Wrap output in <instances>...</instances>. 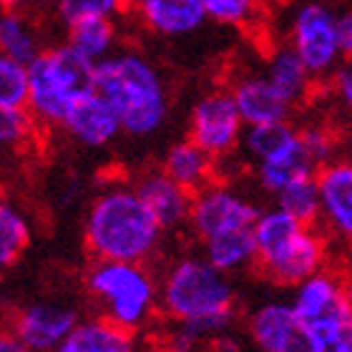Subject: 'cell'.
Returning <instances> with one entry per match:
<instances>
[{"instance_id": "obj_8", "label": "cell", "mask_w": 352, "mask_h": 352, "mask_svg": "<svg viewBox=\"0 0 352 352\" xmlns=\"http://www.w3.org/2000/svg\"><path fill=\"white\" fill-rule=\"evenodd\" d=\"M340 10L322 0H302L292 10L287 43L302 63L309 68L315 81H327L345 63L340 48Z\"/></svg>"}, {"instance_id": "obj_6", "label": "cell", "mask_w": 352, "mask_h": 352, "mask_svg": "<svg viewBox=\"0 0 352 352\" xmlns=\"http://www.w3.org/2000/svg\"><path fill=\"white\" fill-rule=\"evenodd\" d=\"M86 292L101 309V317L133 335L162 309L159 282L144 264L94 262L86 272Z\"/></svg>"}, {"instance_id": "obj_7", "label": "cell", "mask_w": 352, "mask_h": 352, "mask_svg": "<svg viewBox=\"0 0 352 352\" xmlns=\"http://www.w3.org/2000/svg\"><path fill=\"white\" fill-rule=\"evenodd\" d=\"M294 315L300 320L312 352H352V309L345 279L322 270L294 287Z\"/></svg>"}, {"instance_id": "obj_28", "label": "cell", "mask_w": 352, "mask_h": 352, "mask_svg": "<svg viewBox=\"0 0 352 352\" xmlns=\"http://www.w3.org/2000/svg\"><path fill=\"white\" fill-rule=\"evenodd\" d=\"M300 136V129L292 126L289 121L282 124H267V126H250L244 133L242 151L250 156L252 164H259L270 156L279 154L282 148H287L294 139Z\"/></svg>"}, {"instance_id": "obj_13", "label": "cell", "mask_w": 352, "mask_h": 352, "mask_svg": "<svg viewBox=\"0 0 352 352\" xmlns=\"http://www.w3.org/2000/svg\"><path fill=\"white\" fill-rule=\"evenodd\" d=\"M131 13L148 33L166 41L191 36L209 21L201 0H131Z\"/></svg>"}, {"instance_id": "obj_24", "label": "cell", "mask_w": 352, "mask_h": 352, "mask_svg": "<svg viewBox=\"0 0 352 352\" xmlns=\"http://www.w3.org/2000/svg\"><path fill=\"white\" fill-rule=\"evenodd\" d=\"M66 43L94 66L103 63L118 51L116 21H83L66 28Z\"/></svg>"}, {"instance_id": "obj_12", "label": "cell", "mask_w": 352, "mask_h": 352, "mask_svg": "<svg viewBox=\"0 0 352 352\" xmlns=\"http://www.w3.org/2000/svg\"><path fill=\"white\" fill-rule=\"evenodd\" d=\"M247 338L257 352H312L292 302L267 300L247 315Z\"/></svg>"}, {"instance_id": "obj_16", "label": "cell", "mask_w": 352, "mask_h": 352, "mask_svg": "<svg viewBox=\"0 0 352 352\" xmlns=\"http://www.w3.org/2000/svg\"><path fill=\"white\" fill-rule=\"evenodd\" d=\"M227 88L234 96L236 109L242 113L247 129L250 126L282 124L292 113V106L277 94V88L272 86L264 74H244Z\"/></svg>"}, {"instance_id": "obj_17", "label": "cell", "mask_w": 352, "mask_h": 352, "mask_svg": "<svg viewBox=\"0 0 352 352\" xmlns=\"http://www.w3.org/2000/svg\"><path fill=\"white\" fill-rule=\"evenodd\" d=\"M133 186L139 189L141 199L154 212V217L159 219L164 232L189 224L194 194L186 191L184 186H179L169 174H164L162 169L146 171V174H141L133 182Z\"/></svg>"}, {"instance_id": "obj_18", "label": "cell", "mask_w": 352, "mask_h": 352, "mask_svg": "<svg viewBox=\"0 0 352 352\" xmlns=\"http://www.w3.org/2000/svg\"><path fill=\"white\" fill-rule=\"evenodd\" d=\"M262 74L270 78V83L277 88V94L285 98L289 106H300L312 96L315 88V76L302 63V58L289 48V43L272 45L264 56Z\"/></svg>"}, {"instance_id": "obj_31", "label": "cell", "mask_w": 352, "mask_h": 352, "mask_svg": "<svg viewBox=\"0 0 352 352\" xmlns=\"http://www.w3.org/2000/svg\"><path fill=\"white\" fill-rule=\"evenodd\" d=\"M41 126L30 116L28 109L21 111H0V139L3 146L10 151H25Z\"/></svg>"}, {"instance_id": "obj_26", "label": "cell", "mask_w": 352, "mask_h": 352, "mask_svg": "<svg viewBox=\"0 0 352 352\" xmlns=\"http://www.w3.org/2000/svg\"><path fill=\"white\" fill-rule=\"evenodd\" d=\"M53 13L66 28L83 21H118L131 13V0H56Z\"/></svg>"}, {"instance_id": "obj_4", "label": "cell", "mask_w": 352, "mask_h": 352, "mask_svg": "<svg viewBox=\"0 0 352 352\" xmlns=\"http://www.w3.org/2000/svg\"><path fill=\"white\" fill-rule=\"evenodd\" d=\"M257 270L282 287H300L305 279L324 270L327 242L317 227H307L294 217L272 206L254 224Z\"/></svg>"}, {"instance_id": "obj_1", "label": "cell", "mask_w": 352, "mask_h": 352, "mask_svg": "<svg viewBox=\"0 0 352 352\" xmlns=\"http://www.w3.org/2000/svg\"><path fill=\"white\" fill-rule=\"evenodd\" d=\"M164 227L126 182H111L96 191L83 219V244L94 262L144 264L162 244Z\"/></svg>"}, {"instance_id": "obj_2", "label": "cell", "mask_w": 352, "mask_h": 352, "mask_svg": "<svg viewBox=\"0 0 352 352\" xmlns=\"http://www.w3.org/2000/svg\"><path fill=\"white\" fill-rule=\"evenodd\" d=\"M159 307L174 324L194 327L209 340L227 335L234 320L236 289L229 274L206 257L186 254L171 262L159 282Z\"/></svg>"}, {"instance_id": "obj_37", "label": "cell", "mask_w": 352, "mask_h": 352, "mask_svg": "<svg viewBox=\"0 0 352 352\" xmlns=\"http://www.w3.org/2000/svg\"><path fill=\"white\" fill-rule=\"evenodd\" d=\"M345 294H347V305L352 309V272L345 277Z\"/></svg>"}, {"instance_id": "obj_19", "label": "cell", "mask_w": 352, "mask_h": 352, "mask_svg": "<svg viewBox=\"0 0 352 352\" xmlns=\"http://www.w3.org/2000/svg\"><path fill=\"white\" fill-rule=\"evenodd\" d=\"M317 171H320V166H317V164L312 162V156L307 154V148L302 144V136H297V139L287 148H282L279 154L254 164L257 184L274 199L285 189H289L292 184H297L300 179H307V176H315Z\"/></svg>"}, {"instance_id": "obj_35", "label": "cell", "mask_w": 352, "mask_h": 352, "mask_svg": "<svg viewBox=\"0 0 352 352\" xmlns=\"http://www.w3.org/2000/svg\"><path fill=\"white\" fill-rule=\"evenodd\" d=\"M56 0H3L6 10H25V13H33V10H41L45 6H53Z\"/></svg>"}, {"instance_id": "obj_14", "label": "cell", "mask_w": 352, "mask_h": 352, "mask_svg": "<svg viewBox=\"0 0 352 352\" xmlns=\"http://www.w3.org/2000/svg\"><path fill=\"white\" fill-rule=\"evenodd\" d=\"M60 131H66L76 144L86 148H106L116 141L118 133H124V129L111 103L94 88L81 101L74 103Z\"/></svg>"}, {"instance_id": "obj_32", "label": "cell", "mask_w": 352, "mask_h": 352, "mask_svg": "<svg viewBox=\"0 0 352 352\" xmlns=\"http://www.w3.org/2000/svg\"><path fill=\"white\" fill-rule=\"evenodd\" d=\"M300 136H302V144L307 148V154L312 156V162L322 169L324 164L335 162L338 156V136L332 131L327 124H309V126H302L300 129Z\"/></svg>"}, {"instance_id": "obj_20", "label": "cell", "mask_w": 352, "mask_h": 352, "mask_svg": "<svg viewBox=\"0 0 352 352\" xmlns=\"http://www.w3.org/2000/svg\"><path fill=\"white\" fill-rule=\"evenodd\" d=\"M217 166H219V162L191 139L171 144L162 162L164 174H169L179 186H184L191 194H199L201 189L217 182V171H219Z\"/></svg>"}, {"instance_id": "obj_21", "label": "cell", "mask_w": 352, "mask_h": 352, "mask_svg": "<svg viewBox=\"0 0 352 352\" xmlns=\"http://www.w3.org/2000/svg\"><path fill=\"white\" fill-rule=\"evenodd\" d=\"M56 352H139L136 335L106 317H88L63 340Z\"/></svg>"}, {"instance_id": "obj_27", "label": "cell", "mask_w": 352, "mask_h": 352, "mask_svg": "<svg viewBox=\"0 0 352 352\" xmlns=\"http://www.w3.org/2000/svg\"><path fill=\"white\" fill-rule=\"evenodd\" d=\"M274 206L285 209L289 217H294V219L307 224V227H317V221L322 219V199H320L317 174L307 176V179H300L289 189L282 191L274 199Z\"/></svg>"}, {"instance_id": "obj_9", "label": "cell", "mask_w": 352, "mask_h": 352, "mask_svg": "<svg viewBox=\"0 0 352 352\" xmlns=\"http://www.w3.org/2000/svg\"><path fill=\"white\" fill-rule=\"evenodd\" d=\"M247 124L229 88H212L197 98L189 116V136L217 162H224L242 146Z\"/></svg>"}, {"instance_id": "obj_23", "label": "cell", "mask_w": 352, "mask_h": 352, "mask_svg": "<svg viewBox=\"0 0 352 352\" xmlns=\"http://www.w3.org/2000/svg\"><path fill=\"white\" fill-rule=\"evenodd\" d=\"M201 257L224 274H236V272L250 270L257 264V242H254V229H239L232 234L214 236L209 242L201 244Z\"/></svg>"}, {"instance_id": "obj_22", "label": "cell", "mask_w": 352, "mask_h": 352, "mask_svg": "<svg viewBox=\"0 0 352 352\" xmlns=\"http://www.w3.org/2000/svg\"><path fill=\"white\" fill-rule=\"evenodd\" d=\"M0 53L3 58L30 66L45 53L43 33L33 13L25 10H3L0 18Z\"/></svg>"}, {"instance_id": "obj_11", "label": "cell", "mask_w": 352, "mask_h": 352, "mask_svg": "<svg viewBox=\"0 0 352 352\" xmlns=\"http://www.w3.org/2000/svg\"><path fill=\"white\" fill-rule=\"evenodd\" d=\"M81 322L74 305L60 300H36L10 315V332L23 340L30 352H56Z\"/></svg>"}, {"instance_id": "obj_30", "label": "cell", "mask_w": 352, "mask_h": 352, "mask_svg": "<svg viewBox=\"0 0 352 352\" xmlns=\"http://www.w3.org/2000/svg\"><path fill=\"white\" fill-rule=\"evenodd\" d=\"M30 71L23 63L0 58V111L28 109Z\"/></svg>"}, {"instance_id": "obj_5", "label": "cell", "mask_w": 352, "mask_h": 352, "mask_svg": "<svg viewBox=\"0 0 352 352\" xmlns=\"http://www.w3.org/2000/svg\"><path fill=\"white\" fill-rule=\"evenodd\" d=\"M28 71V111L41 129H60L74 103L96 88V66L68 43L45 48Z\"/></svg>"}, {"instance_id": "obj_34", "label": "cell", "mask_w": 352, "mask_h": 352, "mask_svg": "<svg viewBox=\"0 0 352 352\" xmlns=\"http://www.w3.org/2000/svg\"><path fill=\"white\" fill-rule=\"evenodd\" d=\"M340 48H342V58L345 63H352V8L340 10Z\"/></svg>"}, {"instance_id": "obj_10", "label": "cell", "mask_w": 352, "mask_h": 352, "mask_svg": "<svg viewBox=\"0 0 352 352\" xmlns=\"http://www.w3.org/2000/svg\"><path fill=\"white\" fill-rule=\"evenodd\" d=\"M259 214L262 209L247 194L224 182H214L212 186L194 194L189 229L199 244H204L214 236L232 234L239 229H254Z\"/></svg>"}, {"instance_id": "obj_25", "label": "cell", "mask_w": 352, "mask_h": 352, "mask_svg": "<svg viewBox=\"0 0 352 352\" xmlns=\"http://www.w3.org/2000/svg\"><path fill=\"white\" fill-rule=\"evenodd\" d=\"M30 239H33V229H30L28 214L13 201H3L0 204V264L13 267L30 247Z\"/></svg>"}, {"instance_id": "obj_33", "label": "cell", "mask_w": 352, "mask_h": 352, "mask_svg": "<svg viewBox=\"0 0 352 352\" xmlns=\"http://www.w3.org/2000/svg\"><path fill=\"white\" fill-rule=\"evenodd\" d=\"M330 88L340 111L352 121V63H342L338 68V74L330 78Z\"/></svg>"}, {"instance_id": "obj_3", "label": "cell", "mask_w": 352, "mask_h": 352, "mask_svg": "<svg viewBox=\"0 0 352 352\" xmlns=\"http://www.w3.org/2000/svg\"><path fill=\"white\" fill-rule=\"evenodd\" d=\"M96 91L116 111L124 133L133 139L154 136L169 116V91L164 76L144 53L118 48L96 66Z\"/></svg>"}, {"instance_id": "obj_15", "label": "cell", "mask_w": 352, "mask_h": 352, "mask_svg": "<svg viewBox=\"0 0 352 352\" xmlns=\"http://www.w3.org/2000/svg\"><path fill=\"white\" fill-rule=\"evenodd\" d=\"M322 224L327 232L352 244V159H335L317 171Z\"/></svg>"}, {"instance_id": "obj_36", "label": "cell", "mask_w": 352, "mask_h": 352, "mask_svg": "<svg viewBox=\"0 0 352 352\" xmlns=\"http://www.w3.org/2000/svg\"><path fill=\"white\" fill-rule=\"evenodd\" d=\"M0 352H30V350L23 345V340L18 338V335H13V332L8 330L6 335L0 338Z\"/></svg>"}, {"instance_id": "obj_29", "label": "cell", "mask_w": 352, "mask_h": 352, "mask_svg": "<svg viewBox=\"0 0 352 352\" xmlns=\"http://www.w3.org/2000/svg\"><path fill=\"white\" fill-rule=\"evenodd\" d=\"M206 18L217 25L252 30L264 18L267 0H201Z\"/></svg>"}]
</instances>
